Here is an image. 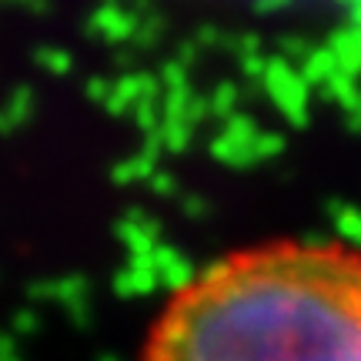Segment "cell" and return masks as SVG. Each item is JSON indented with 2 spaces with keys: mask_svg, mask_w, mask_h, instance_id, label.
I'll return each mask as SVG.
<instances>
[{
  "mask_svg": "<svg viewBox=\"0 0 361 361\" xmlns=\"http://www.w3.org/2000/svg\"><path fill=\"white\" fill-rule=\"evenodd\" d=\"M137 361H361V245L274 238L161 305Z\"/></svg>",
  "mask_w": 361,
  "mask_h": 361,
  "instance_id": "1",
  "label": "cell"
}]
</instances>
